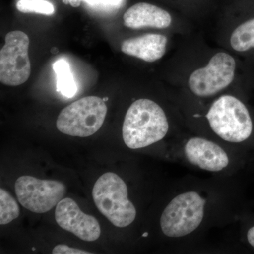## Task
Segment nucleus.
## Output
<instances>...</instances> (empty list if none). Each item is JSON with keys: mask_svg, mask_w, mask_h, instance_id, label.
Masks as SVG:
<instances>
[{"mask_svg": "<svg viewBox=\"0 0 254 254\" xmlns=\"http://www.w3.org/2000/svg\"><path fill=\"white\" fill-rule=\"evenodd\" d=\"M169 131V123L163 108L150 99L133 102L125 115L123 137L130 149L145 148L163 140Z\"/></svg>", "mask_w": 254, "mask_h": 254, "instance_id": "1", "label": "nucleus"}, {"mask_svg": "<svg viewBox=\"0 0 254 254\" xmlns=\"http://www.w3.org/2000/svg\"><path fill=\"white\" fill-rule=\"evenodd\" d=\"M206 118L212 131L227 143L246 144L254 138L253 115L247 105L234 95H224L215 100Z\"/></svg>", "mask_w": 254, "mask_h": 254, "instance_id": "2", "label": "nucleus"}, {"mask_svg": "<svg viewBox=\"0 0 254 254\" xmlns=\"http://www.w3.org/2000/svg\"><path fill=\"white\" fill-rule=\"evenodd\" d=\"M206 204V198L196 190H185L175 195L160 217L162 232L173 239L193 233L204 220Z\"/></svg>", "mask_w": 254, "mask_h": 254, "instance_id": "3", "label": "nucleus"}, {"mask_svg": "<svg viewBox=\"0 0 254 254\" xmlns=\"http://www.w3.org/2000/svg\"><path fill=\"white\" fill-rule=\"evenodd\" d=\"M93 198L98 210L115 227H128L136 219V209L128 199L126 183L115 173H105L98 179Z\"/></svg>", "mask_w": 254, "mask_h": 254, "instance_id": "4", "label": "nucleus"}, {"mask_svg": "<svg viewBox=\"0 0 254 254\" xmlns=\"http://www.w3.org/2000/svg\"><path fill=\"white\" fill-rule=\"evenodd\" d=\"M108 108L99 97L88 96L73 102L62 110L57 128L71 136L88 137L103 126Z\"/></svg>", "mask_w": 254, "mask_h": 254, "instance_id": "5", "label": "nucleus"}, {"mask_svg": "<svg viewBox=\"0 0 254 254\" xmlns=\"http://www.w3.org/2000/svg\"><path fill=\"white\" fill-rule=\"evenodd\" d=\"M30 40L21 31L9 32L0 51V81L9 86H18L28 81L31 72L28 56Z\"/></svg>", "mask_w": 254, "mask_h": 254, "instance_id": "6", "label": "nucleus"}, {"mask_svg": "<svg viewBox=\"0 0 254 254\" xmlns=\"http://www.w3.org/2000/svg\"><path fill=\"white\" fill-rule=\"evenodd\" d=\"M237 64L227 53H216L204 67L195 70L189 78L190 91L200 98H208L230 86L235 77Z\"/></svg>", "mask_w": 254, "mask_h": 254, "instance_id": "7", "label": "nucleus"}, {"mask_svg": "<svg viewBox=\"0 0 254 254\" xmlns=\"http://www.w3.org/2000/svg\"><path fill=\"white\" fill-rule=\"evenodd\" d=\"M15 191L18 201L24 208L33 213H45L63 200L66 187L55 180L22 176L15 183Z\"/></svg>", "mask_w": 254, "mask_h": 254, "instance_id": "8", "label": "nucleus"}, {"mask_svg": "<svg viewBox=\"0 0 254 254\" xmlns=\"http://www.w3.org/2000/svg\"><path fill=\"white\" fill-rule=\"evenodd\" d=\"M55 220L60 227L86 242H93L100 236L99 222L95 217L81 211L70 198H64L57 205Z\"/></svg>", "mask_w": 254, "mask_h": 254, "instance_id": "9", "label": "nucleus"}, {"mask_svg": "<svg viewBox=\"0 0 254 254\" xmlns=\"http://www.w3.org/2000/svg\"><path fill=\"white\" fill-rule=\"evenodd\" d=\"M184 154L190 165L210 173L223 171L230 163L226 150L203 137L189 138L184 146Z\"/></svg>", "mask_w": 254, "mask_h": 254, "instance_id": "10", "label": "nucleus"}, {"mask_svg": "<svg viewBox=\"0 0 254 254\" xmlns=\"http://www.w3.org/2000/svg\"><path fill=\"white\" fill-rule=\"evenodd\" d=\"M124 24L132 29L143 28H167L173 22L168 11L147 2L136 3L127 10L123 16Z\"/></svg>", "mask_w": 254, "mask_h": 254, "instance_id": "11", "label": "nucleus"}, {"mask_svg": "<svg viewBox=\"0 0 254 254\" xmlns=\"http://www.w3.org/2000/svg\"><path fill=\"white\" fill-rule=\"evenodd\" d=\"M168 38L161 34L148 33L125 40L121 45L124 54L134 57L147 63H154L165 54Z\"/></svg>", "mask_w": 254, "mask_h": 254, "instance_id": "12", "label": "nucleus"}, {"mask_svg": "<svg viewBox=\"0 0 254 254\" xmlns=\"http://www.w3.org/2000/svg\"><path fill=\"white\" fill-rule=\"evenodd\" d=\"M230 45L238 53L254 51V15L246 18L234 30L230 37Z\"/></svg>", "mask_w": 254, "mask_h": 254, "instance_id": "13", "label": "nucleus"}, {"mask_svg": "<svg viewBox=\"0 0 254 254\" xmlns=\"http://www.w3.org/2000/svg\"><path fill=\"white\" fill-rule=\"evenodd\" d=\"M53 68L57 76V89L66 98H72L77 91V87L66 60L61 59L55 62Z\"/></svg>", "mask_w": 254, "mask_h": 254, "instance_id": "14", "label": "nucleus"}, {"mask_svg": "<svg viewBox=\"0 0 254 254\" xmlns=\"http://www.w3.org/2000/svg\"><path fill=\"white\" fill-rule=\"evenodd\" d=\"M17 202L4 189H0V224L6 225L19 216Z\"/></svg>", "mask_w": 254, "mask_h": 254, "instance_id": "15", "label": "nucleus"}, {"mask_svg": "<svg viewBox=\"0 0 254 254\" xmlns=\"http://www.w3.org/2000/svg\"><path fill=\"white\" fill-rule=\"evenodd\" d=\"M16 6L22 13H36L48 16L55 13L54 6L46 0H19Z\"/></svg>", "mask_w": 254, "mask_h": 254, "instance_id": "16", "label": "nucleus"}, {"mask_svg": "<svg viewBox=\"0 0 254 254\" xmlns=\"http://www.w3.org/2000/svg\"><path fill=\"white\" fill-rule=\"evenodd\" d=\"M53 254H90L91 252H86L78 249L72 248L67 245H58L53 249Z\"/></svg>", "mask_w": 254, "mask_h": 254, "instance_id": "17", "label": "nucleus"}, {"mask_svg": "<svg viewBox=\"0 0 254 254\" xmlns=\"http://www.w3.org/2000/svg\"><path fill=\"white\" fill-rule=\"evenodd\" d=\"M91 6H116L121 4L123 0H81Z\"/></svg>", "mask_w": 254, "mask_h": 254, "instance_id": "18", "label": "nucleus"}, {"mask_svg": "<svg viewBox=\"0 0 254 254\" xmlns=\"http://www.w3.org/2000/svg\"><path fill=\"white\" fill-rule=\"evenodd\" d=\"M246 237H247V241L249 245L254 250V225L248 229Z\"/></svg>", "mask_w": 254, "mask_h": 254, "instance_id": "19", "label": "nucleus"}, {"mask_svg": "<svg viewBox=\"0 0 254 254\" xmlns=\"http://www.w3.org/2000/svg\"><path fill=\"white\" fill-rule=\"evenodd\" d=\"M81 1V0H63V2L64 4H71L73 7L79 6Z\"/></svg>", "mask_w": 254, "mask_h": 254, "instance_id": "20", "label": "nucleus"}]
</instances>
